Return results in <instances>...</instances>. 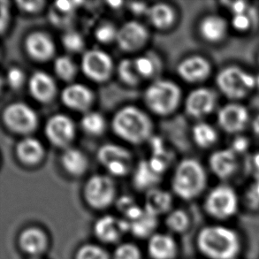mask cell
Segmentation results:
<instances>
[{"mask_svg": "<svg viewBox=\"0 0 259 259\" xmlns=\"http://www.w3.org/2000/svg\"><path fill=\"white\" fill-rule=\"evenodd\" d=\"M81 126L85 133L92 137H99L105 133L106 121L100 112H86L81 119Z\"/></svg>", "mask_w": 259, "mask_h": 259, "instance_id": "obj_31", "label": "cell"}, {"mask_svg": "<svg viewBox=\"0 0 259 259\" xmlns=\"http://www.w3.org/2000/svg\"><path fill=\"white\" fill-rule=\"evenodd\" d=\"M215 81L221 94L234 102L247 98L257 85V79L238 66L222 68L216 75Z\"/></svg>", "mask_w": 259, "mask_h": 259, "instance_id": "obj_4", "label": "cell"}, {"mask_svg": "<svg viewBox=\"0 0 259 259\" xmlns=\"http://www.w3.org/2000/svg\"><path fill=\"white\" fill-rule=\"evenodd\" d=\"M229 9L232 12L233 15L235 14H245L249 11L248 3L244 1H236V2H230Z\"/></svg>", "mask_w": 259, "mask_h": 259, "instance_id": "obj_47", "label": "cell"}, {"mask_svg": "<svg viewBox=\"0 0 259 259\" xmlns=\"http://www.w3.org/2000/svg\"><path fill=\"white\" fill-rule=\"evenodd\" d=\"M247 202L252 209L259 208V182L254 183L247 194Z\"/></svg>", "mask_w": 259, "mask_h": 259, "instance_id": "obj_43", "label": "cell"}, {"mask_svg": "<svg viewBox=\"0 0 259 259\" xmlns=\"http://www.w3.org/2000/svg\"><path fill=\"white\" fill-rule=\"evenodd\" d=\"M30 259H39V258H37V257H31V258Z\"/></svg>", "mask_w": 259, "mask_h": 259, "instance_id": "obj_52", "label": "cell"}, {"mask_svg": "<svg viewBox=\"0 0 259 259\" xmlns=\"http://www.w3.org/2000/svg\"><path fill=\"white\" fill-rule=\"evenodd\" d=\"M61 42L65 49L70 53H80L84 48V39L78 32H67L62 36Z\"/></svg>", "mask_w": 259, "mask_h": 259, "instance_id": "obj_36", "label": "cell"}, {"mask_svg": "<svg viewBox=\"0 0 259 259\" xmlns=\"http://www.w3.org/2000/svg\"><path fill=\"white\" fill-rule=\"evenodd\" d=\"M254 163H256V165L259 167V155H256V158H255V161Z\"/></svg>", "mask_w": 259, "mask_h": 259, "instance_id": "obj_51", "label": "cell"}, {"mask_svg": "<svg viewBox=\"0 0 259 259\" xmlns=\"http://www.w3.org/2000/svg\"><path fill=\"white\" fill-rule=\"evenodd\" d=\"M148 253L152 259H175L178 246L171 235L156 233L149 240Z\"/></svg>", "mask_w": 259, "mask_h": 259, "instance_id": "obj_22", "label": "cell"}, {"mask_svg": "<svg viewBox=\"0 0 259 259\" xmlns=\"http://www.w3.org/2000/svg\"><path fill=\"white\" fill-rule=\"evenodd\" d=\"M230 24L235 30L240 33L249 31L252 25V19L249 10L245 14L233 15Z\"/></svg>", "mask_w": 259, "mask_h": 259, "instance_id": "obj_40", "label": "cell"}, {"mask_svg": "<svg viewBox=\"0 0 259 259\" xmlns=\"http://www.w3.org/2000/svg\"><path fill=\"white\" fill-rule=\"evenodd\" d=\"M83 196L89 206L95 210H105L115 200V184L109 176L93 175L85 183Z\"/></svg>", "mask_w": 259, "mask_h": 259, "instance_id": "obj_8", "label": "cell"}, {"mask_svg": "<svg viewBox=\"0 0 259 259\" xmlns=\"http://www.w3.org/2000/svg\"><path fill=\"white\" fill-rule=\"evenodd\" d=\"M258 65H259V56H258Z\"/></svg>", "mask_w": 259, "mask_h": 259, "instance_id": "obj_53", "label": "cell"}, {"mask_svg": "<svg viewBox=\"0 0 259 259\" xmlns=\"http://www.w3.org/2000/svg\"><path fill=\"white\" fill-rule=\"evenodd\" d=\"M252 130L254 134L259 137V115L256 116V118L253 119Z\"/></svg>", "mask_w": 259, "mask_h": 259, "instance_id": "obj_49", "label": "cell"}, {"mask_svg": "<svg viewBox=\"0 0 259 259\" xmlns=\"http://www.w3.org/2000/svg\"><path fill=\"white\" fill-rule=\"evenodd\" d=\"M151 25L154 28L164 30L171 28L175 22L176 14L172 7L164 3L151 6L147 13Z\"/></svg>", "mask_w": 259, "mask_h": 259, "instance_id": "obj_27", "label": "cell"}, {"mask_svg": "<svg viewBox=\"0 0 259 259\" xmlns=\"http://www.w3.org/2000/svg\"><path fill=\"white\" fill-rule=\"evenodd\" d=\"M217 120L219 126L225 133L240 135L249 124V111L245 105L238 102H231L223 105L218 111Z\"/></svg>", "mask_w": 259, "mask_h": 259, "instance_id": "obj_11", "label": "cell"}, {"mask_svg": "<svg viewBox=\"0 0 259 259\" xmlns=\"http://www.w3.org/2000/svg\"><path fill=\"white\" fill-rule=\"evenodd\" d=\"M229 24L228 21L217 14H210L199 22L198 31L201 37L209 44H220L228 36Z\"/></svg>", "mask_w": 259, "mask_h": 259, "instance_id": "obj_20", "label": "cell"}, {"mask_svg": "<svg viewBox=\"0 0 259 259\" xmlns=\"http://www.w3.org/2000/svg\"><path fill=\"white\" fill-rule=\"evenodd\" d=\"M4 124L14 133L28 136L38 126V117L34 109L22 102L7 105L3 111Z\"/></svg>", "mask_w": 259, "mask_h": 259, "instance_id": "obj_7", "label": "cell"}, {"mask_svg": "<svg viewBox=\"0 0 259 259\" xmlns=\"http://www.w3.org/2000/svg\"><path fill=\"white\" fill-rule=\"evenodd\" d=\"M18 242L23 252L32 257H37L47 249L48 237L41 228L29 227L20 234Z\"/></svg>", "mask_w": 259, "mask_h": 259, "instance_id": "obj_21", "label": "cell"}, {"mask_svg": "<svg viewBox=\"0 0 259 259\" xmlns=\"http://www.w3.org/2000/svg\"><path fill=\"white\" fill-rule=\"evenodd\" d=\"M165 225L170 231L181 234L189 228L190 219L185 210H171L165 218Z\"/></svg>", "mask_w": 259, "mask_h": 259, "instance_id": "obj_33", "label": "cell"}, {"mask_svg": "<svg viewBox=\"0 0 259 259\" xmlns=\"http://www.w3.org/2000/svg\"><path fill=\"white\" fill-rule=\"evenodd\" d=\"M112 131L120 139L131 144L149 140L153 132L151 118L141 109L128 105L119 110L112 120Z\"/></svg>", "mask_w": 259, "mask_h": 259, "instance_id": "obj_2", "label": "cell"}, {"mask_svg": "<svg viewBox=\"0 0 259 259\" xmlns=\"http://www.w3.org/2000/svg\"><path fill=\"white\" fill-rule=\"evenodd\" d=\"M81 68L85 76L95 82H105L112 76L114 65L108 53L98 49L87 51L81 58Z\"/></svg>", "mask_w": 259, "mask_h": 259, "instance_id": "obj_9", "label": "cell"}, {"mask_svg": "<svg viewBox=\"0 0 259 259\" xmlns=\"http://www.w3.org/2000/svg\"><path fill=\"white\" fill-rule=\"evenodd\" d=\"M60 163L68 175L75 177L84 175L89 166L86 155L76 148L66 149L60 157Z\"/></svg>", "mask_w": 259, "mask_h": 259, "instance_id": "obj_26", "label": "cell"}, {"mask_svg": "<svg viewBox=\"0 0 259 259\" xmlns=\"http://www.w3.org/2000/svg\"><path fill=\"white\" fill-rule=\"evenodd\" d=\"M130 232L138 238H151L156 234L155 230L158 226V217L149 213L144 210L139 217L130 221Z\"/></svg>", "mask_w": 259, "mask_h": 259, "instance_id": "obj_29", "label": "cell"}, {"mask_svg": "<svg viewBox=\"0 0 259 259\" xmlns=\"http://www.w3.org/2000/svg\"><path fill=\"white\" fill-rule=\"evenodd\" d=\"M177 73L183 81L196 84L209 79L212 73V66L205 57L192 55L179 63Z\"/></svg>", "mask_w": 259, "mask_h": 259, "instance_id": "obj_13", "label": "cell"}, {"mask_svg": "<svg viewBox=\"0 0 259 259\" xmlns=\"http://www.w3.org/2000/svg\"><path fill=\"white\" fill-rule=\"evenodd\" d=\"M130 9L132 11V13L137 15H141V14H147L148 10L150 7H147V5L144 3H130Z\"/></svg>", "mask_w": 259, "mask_h": 259, "instance_id": "obj_48", "label": "cell"}, {"mask_svg": "<svg viewBox=\"0 0 259 259\" xmlns=\"http://www.w3.org/2000/svg\"><path fill=\"white\" fill-rule=\"evenodd\" d=\"M118 29L111 23H105L99 26L95 32V37L98 42L106 45L116 41Z\"/></svg>", "mask_w": 259, "mask_h": 259, "instance_id": "obj_39", "label": "cell"}, {"mask_svg": "<svg viewBox=\"0 0 259 259\" xmlns=\"http://www.w3.org/2000/svg\"><path fill=\"white\" fill-rule=\"evenodd\" d=\"M217 94L208 88H197L190 91L185 99V111L194 119H203L210 115L216 108Z\"/></svg>", "mask_w": 259, "mask_h": 259, "instance_id": "obj_12", "label": "cell"}, {"mask_svg": "<svg viewBox=\"0 0 259 259\" xmlns=\"http://www.w3.org/2000/svg\"><path fill=\"white\" fill-rule=\"evenodd\" d=\"M74 259H111L109 253L102 246L87 243L81 246L75 253Z\"/></svg>", "mask_w": 259, "mask_h": 259, "instance_id": "obj_35", "label": "cell"}, {"mask_svg": "<svg viewBox=\"0 0 259 259\" xmlns=\"http://www.w3.org/2000/svg\"><path fill=\"white\" fill-rule=\"evenodd\" d=\"M192 138L197 147L205 150L217 144L219 134L209 123L198 122L193 126Z\"/></svg>", "mask_w": 259, "mask_h": 259, "instance_id": "obj_30", "label": "cell"}, {"mask_svg": "<svg viewBox=\"0 0 259 259\" xmlns=\"http://www.w3.org/2000/svg\"><path fill=\"white\" fill-rule=\"evenodd\" d=\"M25 50L29 58L37 62H46L55 55V44L53 38L45 32H32L27 35Z\"/></svg>", "mask_w": 259, "mask_h": 259, "instance_id": "obj_16", "label": "cell"}, {"mask_svg": "<svg viewBox=\"0 0 259 259\" xmlns=\"http://www.w3.org/2000/svg\"><path fill=\"white\" fill-rule=\"evenodd\" d=\"M197 249L208 259H235L242 250V240L233 228L221 225L207 226L196 238Z\"/></svg>", "mask_w": 259, "mask_h": 259, "instance_id": "obj_1", "label": "cell"}, {"mask_svg": "<svg viewBox=\"0 0 259 259\" xmlns=\"http://www.w3.org/2000/svg\"><path fill=\"white\" fill-rule=\"evenodd\" d=\"M117 74L120 81L128 86H137L140 81L141 77L137 72L134 60H121L117 67Z\"/></svg>", "mask_w": 259, "mask_h": 259, "instance_id": "obj_34", "label": "cell"}, {"mask_svg": "<svg viewBox=\"0 0 259 259\" xmlns=\"http://www.w3.org/2000/svg\"><path fill=\"white\" fill-rule=\"evenodd\" d=\"M172 205V195L170 193L157 189L146 192L144 200V210L156 217L162 214H168Z\"/></svg>", "mask_w": 259, "mask_h": 259, "instance_id": "obj_24", "label": "cell"}, {"mask_svg": "<svg viewBox=\"0 0 259 259\" xmlns=\"http://www.w3.org/2000/svg\"><path fill=\"white\" fill-rule=\"evenodd\" d=\"M137 72L141 78L151 77L156 72V65L151 58L140 56L134 60Z\"/></svg>", "mask_w": 259, "mask_h": 259, "instance_id": "obj_38", "label": "cell"}, {"mask_svg": "<svg viewBox=\"0 0 259 259\" xmlns=\"http://www.w3.org/2000/svg\"><path fill=\"white\" fill-rule=\"evenodd\" d=\"M97 158L102 165L106 167L118 162L132 163V155L125 148L117 144H107L98 149Z\"/></svg>", "mask_w": 259, "mask_h": 259, "instance_id": "obj_28", "label": "cell"}, {"mask_svg": "<svg viewBox=\"0 0 259 259\" xmlns=\"http://www.w3.org/2000/svg\"><path fill=\"white\" fill-rule=\"evenodd\" d=\"M18 7L27 14H37L42 10L46 2L45 1H17Z\"/></svg>", "mask_w": 259, "mask_h": 259, "instance_id": "obj_42", "label": "cell"}, {"mask_svg": "<svg viewBox=\"0 0 259 259\" xmlns=\"http://www.w3.org/2000/svg\"><path fill=\"white\" fill-rule=\"evenodd\" d=\"M15 153L23 165H35L45 157V148L40 141L34 137H27L18 143Z\"/></svg>", "mask_w": 259, "mask_h": 259, "instance_id": "obj_23", "label": "cell"}, {"mask_svg": "<svg viewBox=\"0 0 259 259\" xmlns=\"http://www.w3.org/2000/svg\"><path fill=\"white\" fill-rule=\"evenodd\" d=\"M122 4L121 1H110L108 2V5H110L112 8H119Z\"/></svg>", "mask_w": 259, "mask_h": 259, "instance_id": "obj_50", "label": "cell"}, {"mask_svg": "<svg viewBox=\"0 0 259 259\" xmlns=\"http://www.w3.org/2000/svg\"><path fill=\"white\" fill-rule=\"evenodd\" d=\"M149 39V32L144 25L137 21L126 22L118 29L116 42L120 49L133 53L142 49Z\"/></svg>", "mask_w": 259, "mask_h": 259, "instance_id": "obj_15", "label": "cell"}, {"mask_svg": "<svg viewBox=\"0 0 259 259\" xmlns=\"http://www.w3.org/2000/svg\"><path fill=\"white\" fill-rule=\"evenodd\" d=\"M53 68L57 76L64 81H73L78 72L76 64L68 56L57 58L54 61Z\"/></svg>", "mask_w": 259, "mask_h": 259, "instance_id": "obj_32", "label": "cell"}, {"mask_svg": "<svg viewBox=\"0 0 259 259\" xmlns=\"http://www.w3.org/2000/svg\"><path fill=\"white\" fill-rule=\"evenodd\" d=\"M28 90L33 98L42 104L53 101L57 95L56 82L44 71L32 74L28 81Z\"/></svg>", "mask_w": 259, "mask_h": 259, "instance_id": "obj_19", "label": "cell"}, {"mask_svg": "<svg viewBox=\"0 0 259 259\" xmlns=\"http://www.w3.org/2000/svg\"><path fill=\"white\" fill-rule=\"evenodd\" d=\"M249 145V140L246 137L239 136L235 138V140L233 141L232 147L230 149L232 151H235L236 154H239V153H243L244 151H247Z\"/></svg>", "mask_w": 259, "mask_h": 259, "instance_id": "obj_45", "label": "cell"}, {"mask_svg": "<svg viewBox=\"0 0 259 259\" xmlns=\"http://www.w3.org/2000/svg\"><path fill=\"white\" fill-rule=\"evenodd\" d=\"M26 81V75L24 72L18 68V67H12L7 74V84L13 90H19L21 89Z\"/></svg>", "mask_w": 259, "mask_h": 259, "instance_id": "obj_41", "label": "cell"}, {"mask_svg": "<svg viewBox=\"0 0 259 259\" xmlns=\"http://www.w3.org/2000/svg\"><path fill=\"white\" fill-rule=\"evenodd\" d=\"M181 88L172 81L158 80L144 92V102L151 112L159 116L172 114L181 104Z\"/></svg>", "mask_w": 259, "mask_h": 259, "instance_id": "obj_5", "label": "cell"}, {"mask_svg": "<svg viewBox=\"0 0 259 259\" xmlns=\"http://www.w3.org/2000/svg\"><path fill=\"white\" fill-rule=\"evenodd\" d=\"M93 230L95 236L100 242L113 244L130 232V223L125 219L105 215L95 222Z\"/></svg>", "mask_w": 259, "mask_h": 259, "instance_id": "obj_14", "label": "cell"}, {"mask_svg": "<svg viewBox=\"0 0 259 259\" xmlns=\"http://www.w3.org/2000/svg\"><path fill=\"white\" fill-rule=\"evenodd\" d=\"M46 137L55 147L67 149L74 140L76 126L74 120L65 114H55L48 119L45 126Z\"/></svg>", "mask_w": 259, "mask_h": 259, "instance_id": "obj_10", "label": "cell"}, {"mask_svg": "<svg viewBox=\"0 0 259 259\" xmlns=\"http://www.w3.org/2000/svg\"><path fill=\"white\" fill-rule=\"evenodd\" d=\"M203 208L205 212L215 220H229L237 213L238 196L235 189L229 186H217L207 194Z\"/></svg>", "mask_w": 259, "mask_h": 259, "instance_id": "obj_6", "label": "cell"}, {"mask_svg": "<svg viewBox=\"0 0 259 259\" xmlns=\"http://www.w3.org/2000/svg\"><path fill=\"white\" fill-rule=\"evenodd\" d=\"M210 171L220 180H228L238 170L237 154L230 148L215 151L209 158Z\"/></svg>", "mask_w": 259, "mask_h": 259, "instance_id": "obj_18", "label": "cell"}, {"mask_svg": "<svg viewBox=\"0 0 259 259\" xmlns=\"http://www.w3.org/2000/svg\"><path fill=\"white\" fill-rule=\"evenodd\" d=\"M161 180L162 175L151 168L149 161H141L134 172L133 185L138 191L148 192L157 189Z\"/></svg>", "mask_w": 259, "mask_h": 259, "instance_id": "obj_25", "label": "cell"}, {"mask_svg": "<svg viewBox=\"0 0 259 259\" xmlns=\"http://www.w3.org/2000/svg\"><path fill=\"white\" fill-rule=\"evenodd\" d=\"M10 21V11H9V7L7 6V2L2 1L1 2V18H0V28H1V32L4 33L5 30L7 29L8 23Z\"/></svg>", "mask_w": 259, "mask_h": 259, "instance_id": "obj_46", "label": "cell"}, {"mask_svg": "<svg viewBox=\"0 0 259 259\" xmlns=\"http://www.w3.org/2000/svg\"><path fill=\"white\" fill-rule=\"evenodd\" d=\"M142 254L138 246L131 242H124L117 246L112 259H141Z\"/></svg>", "mask_w": 259, "mask_h": 259, "instance_id": "obj_37", "label": "cell"}, {"mask_svg": "<svg viewBox=\"0 0 259 259\" xmlns=\"http://www.w3.org/2000/svg\"><path fill=\"white\" fill-rule=\"evenodd\" d=\"M81 2H76V1H58L55 3V8L57 11L64 14H71L74 12L75 7H78L79 4Z\"/></svg>", "mask_w": 259, "mask_h": 259, "instance_id": "obj_44", "label": "cell"}, {"mask_svg": "<svg viewBox=\"0 0 259 259\" xmlns=\"http://www.w3.org/2000/svg\"><path fill=\"white\" fill-rule=\"evenodd\" d=\"M66 107L75 112H90L94 102V94L90 88L80 83H72L64 89L60 95Z\"/></svg>", "mask_w": 259, "mask_h": 259, "instance_id": "obj_17", "label": "cell"}, {"mask_svg": "<svg viewBox=\"0 0 259 259\" xmlns=\"http://www.w3.org/2000/svg\"><path fill=\"white\" fill-rule=\"evenodd\" d=\"M207 175L203 165L194 158H186L179 163L172 179V191L187 201L199 196L206 188Z\"/></svg>", "mask_w": 259, "mask_h": 259, "instance_id": "obj_3", "label": "cell"}]
</instances>
